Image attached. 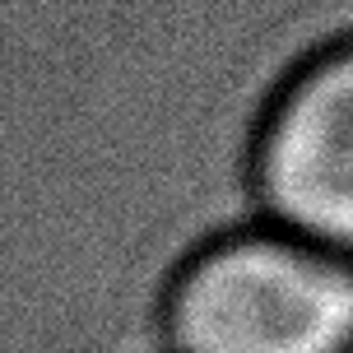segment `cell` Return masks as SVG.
I'll list each match as a JSON object with an SVG mask.
<instances>
[{"instance_id":"7a4b0ae2","label":"cell","mask_w":353,"mask_h":353,"mask_svg":"<svg viewBox=\"0 0 353 353\" xmlns=\"http://www.w3.org/2000/svg\"><path fill=\"white\" fill-rule=\"evenodd\" d=\"M256 191L274 228L353 256V47L279 93L256 144Z\"/></svg>"},{"instance_id":"6da1fadb","label":"cell","mask_w":353,"mask_h":353,"mask_svg":"<svg viewBox=\"0 0 353 353\" xmlns=\"http://www.w3.org/2000/svg\"><path fill=\"white\" fill-rule=\"evenodd\" d=\"M168 353H353V256L288 228L232 232L176 270Z\"/></svg>"}]
</instances>
